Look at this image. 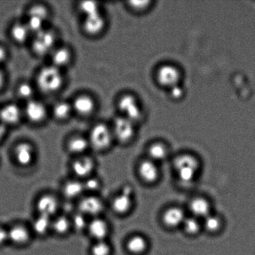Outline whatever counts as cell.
<instances>
[{
    "mask_svg": "<svg viewBox=\"0 0 255 255\" xmlns=\"http://www.w3.org/2000/svg\"><path fill=\"white\" fill-rule=\"evenodd\" d=\"M39 88L44 93L50 94L58 91L63 84L61 69L52 65L41 69L37 77Z\"/></svg>",
    "mask_w": 255,
    "mask_h": 255,
    "instance_id": "1",
    "label": "cell"
},
{
    "mask_svg": "<svg viewBox=\"0 0 255 255\" xmlns=\"http://www.w3.org/2000/svg\"><path fill=\"white\" fill-rule=\"evenodd\" d=\"M88 139L91 149L97 152H104L111 148L115 140L112 129L102 123L92 127Z\"/></svg>",
    "mask_w": 255,
    "mask_h": 255,
    "instance_id": "2",
    "label": "cell"
},
{
    "mask_svg": "<svg viewBox=\"0 0 255 255\" xmlns=\"http://www.w3.org/2000/svg\"><path fill=\"white\" fill-rule=\"evenodd\" d=\"M174 166L179 179L184 183H190L196 178L199 164L196 157L185 154L176 157Z\"/></svg>",
    "mask_w": 255,
    "mask_h": 255,
    "instance_id": "3",
    "label": "cell"
},
{
    "mask_svg": "<svg viewBox=\"0 0 255 255\" xmlns=\"http://www.w3.org/2000/svg\"><path fill=\"white\" fill-rule=\"evenodd\" d=\"M106 204L99 195L85 194L77 201V211L89 217L90 219L103 216Z\"/></svg>",
    "mask_w": 255,
    "mask_h": 255,
    "instance_id": "4",
    "label": "cell"
},
{
    "mask_svg": "<svg viewBox=\"0 0 255 255\" xmlns=\"http://www.w3.org/2000/svg\"><path fill=\"white\" fill-rule=\"evenodd\" d=\"M96 167V160L88 154L74 157L71 164V169L74 177L82 181L93 176Z\"/></svg>",
    "mask_w": 255,
    "mask_h": 255,
    "instance_id": "5",
    "label": "cell"
},
{
    "mask_svg": "<svg viewBox=\"0 0 255 255\" xmlns=\"http://www.w3.org/2000/svg\"><path fill=\"white\" fill-rule=\"evenodd\" d=\"M119 108L123 117L136 124L142 119L143 113L138 100L131 94H126L121 97L118 104Z\"/></svg>",
    "mask_w": 255,
    "mask_h": 255,
    "instance_id": "6",
    "label": "cell"
},
{
    "mask_svg": "<svg viewBox=\"0 0 255 255\" xmlns=\"http://www.w3.org/2000/svg\"><path fill=\"white\" fill-rule=\"evenodd\" d=\"M56 37L51 30L42 29L35 35L32 47L34 53L38 56H44L53 51Z\"/></svg>",
    "mask_w": 255,
    "mask_h": 255,
    "instance_id": "7",
    "label": "cell"
},
{
    "mask_svg": "<svg viewBox=\"0 0 255 255\" xmlns=\"http://www.w3.org/2000/svg\"><path fill=\"white\" fill-rule=\"evenodd\" d=\"M60 206L59 199L55 195L50 193L41 195L35 204L37 214L52 219L59 214Z\"/></svg>",
    "mask_w": 255,
    "mask_h": 255,
    "instance_id": "8",
    "label": "cell"
},
{
    "mask_svg": "<svg viewBox=\"0 0 255 255\" xmlns=\"http://www.w3.org/2000/svg\"><path fill=\"white\" fill-rule=\"evenodd\" d=\"M112 130L115 139L126 143L134 136L135 123L123 116L119 117L114 121Z\"/></svg>",
    "mask_w": 255,
    "mask_h": 255,
    "instance_id": "9",
    "label": "cell"
},
{
    "mask_svg": "<svg viewBox=\"0 0 255 255\" xmlns=\"http://www.w3.org/2000/svg\"><path fill=\"white\" fill-rule=\"evenodd\" d=\"M181 75L178 67L172 64H166L157 70L156 79L161 86L171 89L179 86Z\"/></svg>",
    "mask_w": 255,
    "mask_h": 255,
    "instance_id": "10",
    "label": "cell"
},
{
    "mask_svg": "<svg viewBox=\"0 0 255 255\" xmlns=\"http://www.w3.org/2000/svg\"><path fill=\"white\" fill-rule=\"evenodd\" d=\"M133 190L130 186H124L121 191L114 196L111 202L112 211L118 215H126L132 206Z\"/></svg>",
    "mask_w": 255,
    "mask_h": 255,
    "instance_id": "11",
    "label": "cell"
},
{
    "mask_svg": "<svg viewBox=\"0 0 255 255\" xmlns=\"http://www.w3.org/2000/svg\"><path fill=\"white\" fill-rule=\"evenodd\" d=\"M35 156L34 147L29 142H19L14 146L13 157L19 166L26 167L31 166L34 161Z\"/></svg>",
    "mask_w": 255,
    "mask_h": 255,
    "instance_id": "12",
    "label": "cell"
},
{
    "mask_svg": "<svg viewBox=\"0 0 255 255\" xmlns=\"http://www.w3.org/2000/svg\"><path fill=\"white\" fill-rule=\"evenodd\" d=\"M86 232L94 242L107 241L111 232L108 221L103 216L90 219Z\"/></svg>",
    "mask_w": 255,
    "mask_h": 255,
    "instance_id": "13",
    "label": "cell"
},
{
    "mask_svg": "<svg viewBox=\"0 0 255 255\" xmlns=\"http://www.w3.org/2000/svg\"><path fill=\"white\" fill-rule=\"evenodd\" d=\"M32 233L30 227L16 224L8 229L9 242L17 246H24L31 242Z\"/></svg>",
    "mask_w": 255,
    "mask_h": 255,
    "instance_id": "14",
    "label": "cell"
},
{
    "mask_svg": "<svg viewBox=\"0 0 255 255\" xmlns=\"http://www.w3.org/2000/svg\"><path fill=\"white\" fill-rule=\"evenodd\" d=\"M66 149L74 157L88 154L89 150L91 149L88 137L81 134L73 135L67 140Z\"/></svg>",
    "mask_w": 255,
    "mask_h": 255,
    "instance_id": "15",
    "label": "cell"
},
{
    "mask_svg": "<svg viewBox=\"0 0 255 255\" xmlns=\"http://www.w3.org/2000/svg\"><path fill=\"white\" fill-rule=\"evenodd\" d=\"M62 194L66 199L69 201L77 200L78 201L86 194L83 181L76 177L67 179L62 184Z\"/></svg>",
    "mask_w": 255,
    "mask_h": 255,
    "instance_id": "16",
    "label": "cell"
},
{
    "mask_svg": "<svg viewBox=\"0 0 255 255\" xmlns=\"http://www.w3.org/2000/svg\"><path fill=\"white\" fill-rule=\"evenodd\" d=\"M25 115L32 123H40L46 116V109L44 104L36 100H31L27 102L24 109Z\"/></svg>",
    "mask_w": 255,
    "mask_h": 255,
    "instance_id": "17",
    "label": "cell"
},
{
    "mask_svg": "<svg viewBox=\"0 0 255 255\" xmlns=\"http://www.w3.org/2000/svg\"><path fill=\"white\" fill-rule=\"evenodd\" d=\"M106 20L99 12L86 16L83 24L84 31L90 35H97L103 31Z\"/></svg>",
    "mask_w": 255,
    "mask_h": 255,
    "instance_id": "18",
    "label": "cell"
},
{
    "mask_svg": "<svg viewBox=\"0 0 255 255\" xmlns=\"http://www.w3.org/2000/svg\"><path fill=\"white\" fill-rule=\"evenodd\" d=\"M138 171L141 178L147 183H153L158 179V167L151 159L145 160L141 162L139 164Z\"/></svg>",
    "mask_w": 255,
    "mask_h": 255,
    "instance_id": "19",
    "label": "cell"
},
{
    "mask_svg": "<svg viewBox=\"0 0 255 255\" xmlns=\"http://www.w3.org/2000/svg\"><path fill=\"white\" fill-rule=\"evenodd\" d=\"M72 231L71 217L59 214L52 219L51 231L59 236H65Z\"/></svg>",
    "mask_w": 255,
    "mask_h": 255,
    "instance_id": "20",
    "label": "cell"
},
{
    "mask_svg": "<svg viewBox=\"0 0 255 255\" xmlns=\"http://www.w3.org/2000/svg\"><path fill=\"white\" fill-rule=\"evenodd\" d=\"M21 117V109L16 104L7 105L0 110L1 123L4 124L5 126H6L7 125L12 126V125L18 123Z\"/></svg>",
    "mask_w": 255,
    "mask_h": 255,
    "instance_id": "21",
    "label": "cell"
},
{
    "mask_svg": "<svg viewBox=\"0 0 255 255\" xmlns=\"http://www.w3.org/2000/svg\"><path fill=\"white\" fill-rule=\"evenodd\" d=\"M72 106V109L77 114L82 116H87L94 112L96 104L91 97L87 95H82L76 97Z\"/></svg>",
    "mask_w": 255,
    "mask_h": 255,
    "instance_id": "22",
    "label": "cell"
},
{
    "mask_svg": "<svg viewBox=\"0 0 255 255\" xmlns=\"http://www.w3.org/2000/svg\"><path fill=\"white\" fill-rule=\"evenodd\" d=\"M52 219L50 217L37 214L29 227L32 234L39 237L46 236L51 231Z\"/></svg>",
    "mask_w": 255,
    "mask_h": 255,
    "instance_id": "23",
    "label": "cell"
},
{
    "mask_svg": "<svg viewBox=\"0 0 255 255\" xmlns=\"http://www.w3.org/2000/svg\"><path fill=\"white\" fill-rule=\"evenodd\" d=\"M183 211L179 207H172L167 210L163 216V221L167 226L174 228L183 224L185 219Z\"/></svg>",
    "mask_w": 255,
    "mask_h": 255,
    "instance_id": "24",
    "label": "cell"
},
{
    "mask_svg": "<svg viewBox=\"0 0 255 255\" xmlns=\"http://www.w3.org/2000/svg\"><path fill=\"white\" fill-rule=\"evenodd\" d=\"M190 210L194 217L204 219L210 215L211 206L206 199L199 197L192 200L190 204Z\"/></svg>",
    "mask_w": 255,
    "mask_h": 255,
    "instance_id": "25",
    "label": "cell"
},
{
    "mask_svg": "<svg viewBox=\"0 0 255 255\" xmlns=\"http://www.w3.org/2000/svg\"><path fill=\"white\" fill-rule=\"evenodd\" d=\"M51 58L53 66L61 69L67 66L71 61V52L66 47H59L52 51Z\"/></svg>",
    "mask_w": 255,
    "mask_h": 255,
    "instance_id": "26",
    "label": "cell"
},
{
    "mask_svg": "<svg viewBox=\"0 0 255 255\" xmlns=\"http://www.w3.org/2000/svg\"><path fill=\"white\" fill-rule=\"evenodd\" d=\"M126 246L130 253L139 255L143 253L146 249L147 242L143 237L134 236L128 240Z\"/></svg>",
    "mask_w": 255,
    "mask_h": 255,
    "instance_id": "27",
    "label": "cell"
},
{
    "mask_svg": "<svg viewBox=\"0 0 255 255\" xmlns=\"http://www.w3.org/2000/svg\"><path fill=\"white\" fill-rule=\"evenodd\" d=\"M31 31L26 23L17 22L11 27V34L12 39L17 43H24L28 39Z\"/></svg>",
    "mask_w": 255,
    "mask_h": 255,
    "instance_id": "28",
    "label": "cell"
},
{
    "mask_svg": "<svg viewBox=\"0 0 255 255\" xmlns=\"http://www.w3.org/2000/svg\"><path fill=\"white\" fill-rule=\"evenodd\" d=\"M82 181L86 194L99 195L103 186V182L99 177L93 175Z\"/></svg>",
    "mask_w": 255,
    "mask_h": 255,
    "instance_id": "29",
    "label": "cell"
},
{
    "mask_svg": "<svg viewBox=\"0 0 255 255\" xmlns=\"http://www.w3.org/2000/svg\"><path fill=\"white\" fill-rule=\"evenodd\" d=\"M72 230L77 232H82L87 231L90 219L84 214L76 211L71 217Z\"/></svg>",
    "mask_w": 255,
    "mask_h": 255,
    "instance_id": "30",
    "label": "cell"
},
{
    "mask_svg": "<svg viewBox=\"0 0 255 255\" xmlns=\"http://www.w3.org/2000/svg\"><path fill=\"white\" fill-rule=\"evenodd\" d=\"M72 105L68 102L61 101L57 102L53 107V114L56 119L60 121L66 120L71 116L72 111Z\"/></svg>",
    "mask_w": 255,
    "mask_h": 255,
    "instance_id": "31",
    "label": "cell"
},
{
    "mask_svg": "<svg viewBox=\"0 0 255 255\" xmlns=\"http://www.w3.org/2000/svg\"><path fill=\"white\" fill-rule=\"evenodd\" d=\"M150 159L153 161H162L167 154V147L161 142H156L149 147L148 150Z\"/></svg>",
    "mask_w": 255,
    "mask_h": 255,
    "instance_id": "32",
    "label": "cell"
},
{
    "mask_svg": "<svg viewBox=\"0 0 255 255\" xmlns=\"http://www.w3.org/2000/svg\"><path fill=\"white\" fill-rule=\"evenodd\" d=\"M91 255H111V244L107 241L94 242L90 249Z\"/></svg>",
    "mask_w": 255,
    "mask_h": 255,
    "instance_id": "33",
    "label": "cell"
},
{
    "mask_svg": "<svg viewBox=\"0 0 255 255\" xmlns=\"http://www.w3.org/2000/svg\"><path fill=\"white\" fill-rule=\"evenodd\" d=\"M183 226L185 231L191 235H194L198 233L201 230V225L198 218L195 217H186L183 222Z\"/></svg>",
    "mask_w": 255,
    "mask_h": 255,
    "instance_id": "34",
    "label": "cell"
},
{
    "mask_svg": "<svg viewBox=\"0 0 255 255\" xmlns=\"http://www.w3.org/2000/svg\"><path fill=\"white\" fill-rule=\"evenodd\" d=\"M34 89L31 84L24 82L19 85L17 88V94L22 100H26L27 102L31 101L34 95Z\"/></svg>",
    "mask_w": 255,
    "mask_h": 255,
    "instance_id": "35",
    "label": "cell"
},
{
    "mask_svg": "<svg viewBox=\"0 0 255 255\" xmlns=\"http://www.w3.org/2000/svg\"><path fill=\"white\" fill-rule=\"evenodd\" d=\"M79 8L85 16L99 12V4L94 1L81 2L79 5Z\"/></svg>",
    "mask_w": 255,
    "mask_h": 255,
    "instance_id": "36",
    "label": "cell"
},
{
    "mask_svg": "<svg viewBox=\"0 0 255 255\" xmlns=\"http://www.w3.org/2000/svg\"><path fill=\"white\" fill-rule=\"evenodd\" d=\"M221 226V220L219 217L210 214L204 218V226L209 232H214L218 231Z\"/></svg>",
    "mask_w": 255,
    "mask_h": 255,
    "instance_id": "37",
    "label": "cell"
},
{
    "mask_svg": "<svg viewBox=\"0 0 255 255\" xmlns=\"http://www.w3.org/2000/svg\"><path fill=\"white\" fill-rule=\"evenodd\" d=\"M29 15L41 17L42 19L46 21L47 16H48V11L46 7L42 5H35L30 9Z\"/></svg>",
    "mask_w": 255,
    "mask_h": 255,
    "instance_id": "38",
    "label": "cell"
},
{
    "mask_svg": "<svg viewBox=\"0 0 255 255\" xmlns=\"http://www.w3.org/2000/svg\"><path fill=\"white\" fill-rule=\"evenodd\" d=\"M9 242L8 230L0 227V246H2Z\"/></svg>",
    "mask_w": 255,
    "mask_h": 255,
    "instance_id": "39",
    "label": "cell"
},
{
    "mask_svg": "<svg viewBox=\"0 0 255 255\" xmlns=\"http://www.w3.org/2000/svg\"><path fill=\"white\" fill-rule=\"evenodd\" d=\"M142 1H131L129 2L130 6L132 7V9L136 10H141L146 9V7H149L148 4L149 1H144V3L141 4Z\"/></svg>",
    "mask_w": 255,
    "mask_h": 255,
    "instance_id": "40",
    "label": "cell"
},
{
    "mask_svg": "<svg viewBox=\"0 0 255 255\" xmlns=\"http://www.w3.org/2000/svg\"><path fill=\"white\" fill-rule=\"evenodd\" d=\"M7 54L4 47L0 46V64L3 63L6 59Z\"/></svg>",
    "mask_w": 255,
    "mask_h": 255,
    "instance_id": "41",
    "label": "cell"
},
{
    "mask_svg": "<svg viewBox=\"0 0 255 255\" xmlns=\"http://www.w3.org/2000/svg\"><path fill=\"white\" fill-rule=\"evenodd\" d=\"M6 126L2 123H0V141H1L6 134Z\"/></svg>",
    "mask_w": 255,
    "mask_h": 255,
    "instance_id": "42",
    "label": "cell"
},
{
    "mask_svg": "<svg viewBox=\"0 0 255 255\" xmlns=\"http://www.w3.org/2000/svg\"><path fill=\"white\" fill-rule=\"evenodd\" d=\"M4 76L3 74H2L1 71H0V89L2 88V87L3 86L4 84Z\"/></svg>",
    "mask_w": 255,
    "mask_h": 255,
    "instance_id": "43",
    "label": "cell"
}]
</instances>
